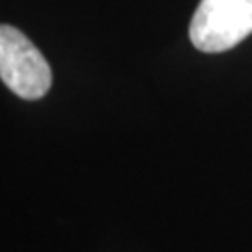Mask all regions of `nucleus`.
<instances>
[{"label":"nucleus","mask_w":252,"mask_h":252,"mask_svg":"<svg viewBox=\"0 0 252 252\" xmlns=\"http://www.w3.org/2000/svg\"><path fill=\"white\" fill-rule=\"evenodd\" d=\"M0 79L23 99L43 97L53 82L45 56L21 30L0 25Z\"/></svg>","instance_id":"2"},{"label":"nucleus","mask_w":252,"mask_h":252,"mask_svg":"<svg viewBox=\"0 0 252 252\" xmlns=\"http://www.w3.org/2000/svg\"><path fill=\"white\" fill-rule=\"evenodd\" d=\"M252 34V0H202L189 37L202 53H224Z\"/></svg>","instance_id":"1"}]
</instances>
